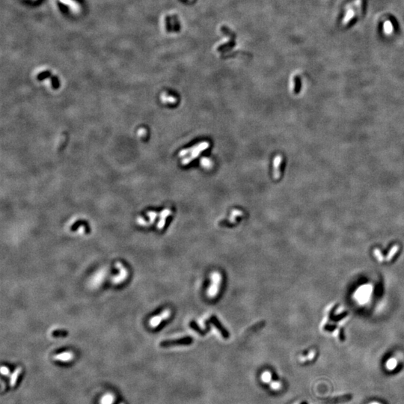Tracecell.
Segmentation results:
<instances>
[{"label":"cell","mask_w":404,"mask_h":404,"mask_svg":"<svg viewBox=\"0 0 404 404\" xmlns=\"http://www.w3.org/2000/svg\"><path fill=\"white\" fill-rule=\"evenodd\" d=\"M211 280L212 283L207 290V296L210 298H214L217 296L218 290H219V287L221 281V274L218 272H213L211 274Z\"/></svg>","instance_id":"6da1fadb"},{"label":"cell","mask_w":404,"mask_h":404,"mask_svg":"<svg viewBox=\"0 0 404 404\" xmlns=\"http://www.w3.org/2000/svg\"><path fill=\"white\" fill-rule=\"evenodd\" d=\"M355 6L353 2L350 3V4L347 5V6L345 7V10H346V14L344 17L343 18L342 20V24L344 26L345 25L348 24L350 23V20L353 18L357 14H356V11H355Z\"/></svg>","instance_id":"7a4b0ae2"},{"label":"cell","mask_w":404,"mask_h":404,"mask_svg":"<svg viewBox=\"0 0 404 404\" xmlns=\"http://www.w3.org/2000/svg\"><path fill=\"white\" fill-rule=\"evenodd\" d=\"M170 314H171L170 310L166 309V311H163V314H161L159 316H157V317H154L153 318L151 319V320L150 321V326L152 327H157L159 324H160V322L163 321V320H166V319L169 318Z\"/></svg>","instance_id":"3957f363"},{"label":"cell","mask_w":404,"mask_h":404,"mask_svg":"<svg viewBox=\"0 0 404 404\" xmlns=\"http://www.w3.org/2000/svg\"><path fill=\"white\" fill-rule=\"evenodd\" d=\"M353 399V395L352 394H344V395L340 396V397H334L332 399H330L328 400V401L326 402V403L328 404H339V403H346V402H349L350 400H351Z\"/></svg>","instance_id":"277c9868"},{"label":"cell","mask_w":404,"mask_h":404,"mask_svg":"<svg viewBox=\"0 0 404 404\" xmlns=\"http://www.w3.org/2000/svg\"><path fill=\"white\" fill-rule=\"evenodd\" d=\"M59 2H61L62 4L67 5L74 13L79 12L81 7H80V5L79 4V2H77L76 0H59Z\"/></svg>","instance_id":"5b68a950"},{"label":"cell","mask_w":404,"mask_h":404,"mask_svg":"<svg viewBox=\"0 0 404 404\" xmlns=\"http://www.w3.org/2000/svg\"><path fill=\"white\" fill-rule=\"evenodd\" d=\"M73 354L70 352H66V353H60L59 355H56V356L54 357L55 360H58V361H69L70 360L73 359Z\"/></svg>","instance_id":"8992f818"},{"label":"cell","mask_w":404,"mask_h":404,"mask_svg":"<svg viewBox=\"0 0 404 404\" xmlns=\"http://www.w3.org/2000/svg\"><path fill=\"white\" fill-rule=\"evenodd\" d=\"M22 371V367H17V369L14 371V373H12L11 377L10 378V386L11 387H15L16 383H17V380L18 379V377L20 376V373Z\"/></svg>","instance_id":"52a82bcc"},{"label":"cell","mask_w":404,"mask_h":404,"mask_svg":"<svg viewBox=\"0 0 404 404\" xmlns=\"http://www.w3.org/2000/svg\"><path fill=\"white\" fill-rule=\"evenodd\" d=\"M115 402V396L111 393L106 394L100 399V404H112Z\"/></svg>","instance_id":"ba28073f"},{"label":"cell","mask_w":404,"mask_h":404,"mask_svg":"<svg viewBox=\"0 0 404 404\" xmlns=\"http://www.w3.org/2000/svg\"><path fill=\"white\" fill-rule=\"evenodd\" d=\"M383 31H384V33L387 35H390V34H392L393 31H394V27H393V24L390 20H386V22L383 24Z\"/></svg>","instance_id":"9c48e42d"},{"label":"cell","mask_w":404,"mask_h":404,"mask_svg":"<svg viewBox=\"0 0 404 404\" xmlns=\"http://www.w3.org/2000/svg\"><path fill=\"white\" fill-rule=\"evenodd\" d=\"M261 380L265 383H269L272 380V374L269 371H264L261 374Z\"/></svg>","instance_id":"30bf717a"},{"label":"cell","mask_w":404,"mask_h":404,"mask_svg":"<svg viewBox=\"0 0 404 404\" xmlns=\"http://www.w3.org/2000/svg\"><path fill=\"white\" fill-rule=\"evenodd\" d=\"M353 4L356 8H357V15H359L361 11V5H362V0H355L353 2Z\"/></svg>","instance_id":"8fae6325"},{"label":"cell","mask_w":404,"mask_h":404,"mask_svg":"<svg viewBox=\"0 0 404 404\" xmlns=\"http://www.w3.org/2000/svg\"><path fill=\"white\" fill-rule=\"evenodd\" d=\"M396 364H397L396 361L392 358V359H391L390 361H388L387 368L389 369V370H393V369L396 367Z\"/></svg>","instance_id":"7c38bea8"},{"label":"cell","mask_w":404,"mask_h":404,"mask_svg":"<svg viewBox=\"0 0 404 404\" xmlns=\"http://www.w3.org/2000/svg\"><path fill=\"white\" fill-rule=\"evenodd\" d=\"M270 386L273 390H279L281 388V383L277 381H273L270 383Z\"/></svg>","instance_id":"4fadbf2b"},{"label":"cell","mask_w":404,"mask_h":404,"mask_svg":"<svg viewBox=\"0 0 404 404\" xmlns=\"http://www.w3.org/2000/svg\"><path fill=\"white\" fill-rule=\"evenodd\" d=\"M347 312H344V314H341V315H339L338 317H335V318H332V320H334V321H338V320H341V319L344 318V317H345V316L347 315Z\"/></svg>","instance_id":"5bb4252c"},{"label":"cell","mask_w":404,"mask_h":404,"mask_svg":"<svg viewBox=\"0 0 404 404\" xmlns=\"http://www.w3.org/2000/svg\"><path fill=\"white\" fill-rule=\"evenodd\" d=\"M1 372H2V374H3V375H8L9 370H8V368H7V367H2Z\"/></svg>","instance_id":"9a60e30c"},{"label":"cell","mask_w":404,"mask_h":404,"mask_svg":"<svg viewBox=\"0 0 404 404\" xmlns=\"http://www.w3.org/2000/svg\"><path fill=\"white\" fill-rule=\"evenodd\" d=\"M336 328V326H326L325 327V329L328 330V331H332L333 329Z\"/></svg>","instance_id":"2e32d148"},{"label":"cell","mask_w":404,"mask_h":404,"mask_svg":"<svg viewBox=\"0 0 404 404\" xmlns=\"http://www.w3.org/2000/svg\"><path fill=\"white\" fill-rule=\"evenodd\" d=\"M183 1L188 2H193V1H195V0H183Z\"/></svg>","instance_id":"e0dca14e"},{"label":"cell","mask_w":404,"mask_h":404,"mask_svg":"<svg viewBox=\"0 0 404 404\" xmlns=\"http://www.w3.org/2000/svg\"><path fill=\"white\" fill-rule=\"evenodd\" d=\"M370 404H380V403H377V402H372V403H370Z\"/></svg>","instance_id":"ac0fdd59"},{"label":"cell","mask_w":404,"mask_h":404,"mask_svg":"<svg viewBox=\"0 0 404 404\" xmlns=\"http://www.w3.org/2000/svg\"><path fill=\"white\" fill-rule=\"evenodd\" d=\"M119 404H125V403H120Z\"/></svg>","instance_id":"d6986e66"}]
</instances>
